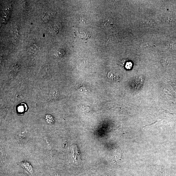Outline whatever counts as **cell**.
<instances>
[{
  "instance_id": "1",
  "label": "cell",
  "mask_w": 176,
  "mask_h": 176,
  "mask_svg": "<svg viewBox=\"0 0 176 176\" xmlns=\"http://www.w3.org/2000/svg\"><path fill=\"white\" fill-rule=\"evenodd\" d=\"M39 49L40 48L36 44L32 43L30 44L28 50L31 53H37L39 50Z\"/></svg>"
},
{
  "instance_id": "2",
  "label": "cell",
  "mask_w": 176,
  "mask_h": 176,
  "mask_svg": "<svg viewBox=\"0 0 176 176\" xmlns=\"http://www.w3.org/2000/svg\"><path fill=\"white\" fill-rule=\"evenodd\" d=\"M114 21L111 19H107L104 22V24L106 29H111L114 27Z\"/></svg>"
},
{
  "instance_id": "3",
  "label": "cell",
  "mask_w": 176,
  "mask_h": 176,
  "mask_svg": "<svg viewBox=\"0 0 176 176\" xmlns=\"http://www.w3.org/2000/svg\"><path fill=\"white\" fill-rule=\"evenodd\" d=\"M49 97L52 100H57L60 98V93L57 91H52L50 94Z\"/></svg>"
},
{
  "instance_id": "4",
  "label": "cell",
  "mask_w": 176,
  "mask_h": 176,
  "mask_svg": "<svg viewBox=\"0 0 176 176\" xmlns=\"http://www.w3.org/2000/svg\"><path fill=\"white\" fill-rule=\"evenodd\" d=\"M53 15L51 12L47 11L45 12L43 16V20L45 22L48 21L51 19Z\"/></svg>"
},
{
  "instance_id": "5",
  "label": "cell",
  "mask_w": 176,
  "mask_h": 176,
  "mask_svg": "<svg viewBox=\"0 0 176 176\" xmlns=\"http://www.w3.org/2000/svg\"><path fill=\"white\" fill-rule=\"evenodd\" d=\"M46 119L47 123L50 125H53L55 123L54 117L50 115H47L46 116Z\"/></svg>"
},
{
  "instance_id": "6",
  "label": "cell",
  "mask_w": 176,
  "mask_h": 176,
  "mask_svg": "<svg viewBox=\"0 0 176 176\" xmlns=\"http://www.w3.org/2000/svg\"><path fill=\"white\" fill-rule=\"evenodd\" d=\"M22 166H24L25 168L28 170L29 171H31L32 170V168L31 167V166L28 162H22Z\"/></svg>"
},
{
  "instance_id": "7",
  "label": "cell",
  "mask_w": 176,
  "mask_h": 176,
  "mask_svg": "<svg viewBox=\"0 0 176 176\" xmlns=\"http://www.w3.org/2000/svg\"><path fill=\"white\" fill-rule=\"evenodd\" d=\"M65 52L64 50L60 49L57 52V55L58 57H61L65 55Z\"/></svg>"
},
{
  "instance_id": "8",
  "label": "cell",
  "mask_w": 176,
  "mask_h": 176,
  "mask_svg": "<svg viewBox=\"0 0 176 176\" xmlns=\"http://www.w3.org/2000/svg\"><path fill=\"white\" fill-rule=\"evenodd\" d=\"M161 174H160V173H159L157 175V176H161Z\"/></svg>"
}]
</instances>
